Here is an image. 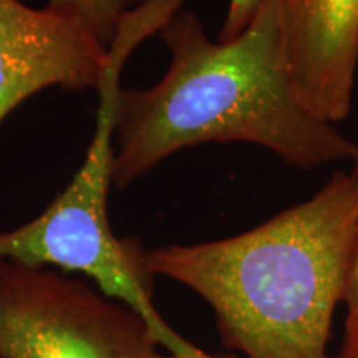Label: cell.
Here are the masks:
<instances>
[{
  "mask_svg": "<svg viewBox=\"0 0 358 358\" xmlns=\"http://www.w3.org/2000/svg\"><path fill=\"white\" fill-rule=\"evenodd\" d=\"M156 347L146 322L95 285L0 259V358H146Z\"/></svg>",
  "mask_w": 358,
  "mask_h": 358,
  "instance_id": "3957f363",
  "label": "cell"
},
{
  "mask_svg": "<svg viewBox=\"0 0 358 358\" xmlns=\"http://www.w3.org/2000/svg\"><path fill=\"white\" fill-rule=\"evenodd\" d=\"M282 20L299 95L319 118L343 122L358 66V0H284Z\"/></svg>",
  "mask_w": 358,
  "mask_h": 358,
  "instance_id": "5b68a950",
  "label": "cell"
},
{
  "mask_svg": "<svg viewBox=\"0 0 358 358\" xmlns=\"http://www.w3.org/2000/svg\"><path fill=\"white\" fill-rule=\"evenodd\" d=\"M358 229V171L243 234L148 252L155 275L211 306L224 345L248 358H329Z\"/></svg>",
  "mask_w": 358,
  "mask_h": 358,
  "instance_id": "7a4b0ae2",
  "label": "cell"
},
{
  "mask_svg": "<svg viewBox=\"0 0 358 358\" xmlns=\"http://www.w3.org/2000/svg\"><path fill=\"white\" fill-rule=\"evenodd\" d=\"M342 302L347 303V324L340 355L345 358H358V229L347 267Z\"/></svg>",
  "mask_w": 358,
  "mask_h": 358,
  "instance_id": "52a82bcc",
  "label": "cell"
},
{
  "mask_svg": "<svg viewBox=\"0 0 358 358\" xmlns=\"http://www.w3.org/2000/svg\"><path fill=\"white\" fill-rule=\"evenodd\" d=\"M261 2L262 0H231L217 40H229L243 32L256 15Z\"/></svg>",
  "mask_w": 358,
  "mask_h": 358,
  "instance_id": "ba28073f",
  "label": "cell"
},
{
  "mask_svg": "<svg viewBox=\"0 0 358 358\" xmlns=\"http://www.w3.org/2000/svg\"><path fill=\"white\" fill-rule=\"evenodd\" d=\"M110 48L45 6L0 0V123L17 106L48 88H100Z\"/></svg>",
  "mask_w": 358,
  "mask_h": 358,
  "instance_id": "277c9868",
  "label": "cell"
},
{
  "mask_svg": "<svg viewBox=\"0 0 358 358\" xmlns=\"http://www.w3.org/2000/svg\"><path fill=\"white\" fill-rule=\"evenodd\" d=\"M143 0H48L47 7L82 25L110 48L124 17Z\"/></svg>",
  "mask_w": 358,
  "mask_h": 358,
  "instance_id": "8992f818",
  "label": "cell"
},
{
  "mask_svg": "<svg viewBox=\"0 0 358 358\" xmlns=\"http://www.w3.org/2000/svg\"><path fill=\"white\" fill-rule=\"evenodd\" d=\"M146 358H181V357H176V355H171V353H168V355H163V353H158V352H151L150 355ZM213 358H217V357H213Z\"/></svg>",
  "mask_w": 358,
  "mask_h": 358,
  "instance_id": "9c48e42d",
  "label": "cell"
},
{
  "mask_svg": "<svg viewBox=\"0 0 358 358\" xmlns=\"http://www.w3.org/2000/svg\"><path fill=\"white\" fill-rule=\"evenodd\" d=\"M353 169H357V171H358V156H357V159L353 161Z\"/></svg>",
  "mask_w": 358,
  "mask_h": 358,
  "instance_id": "30bf717a",
  "label": "cell"
},
{
  "mask_svg": "<svg viewBox=\"0 0 358 358\" xmlns=\"http://www.w3.org/2000/svg\"><path fill=\"white\" fill-rule=\"evenodd\" d=\"M282 3L262 0L229 40L213 42L185 8L159 30L171 53L166 73L155 87L122 88L116 98L115 186L206 143H252L301 169L357 159V143L313 113L295 88Z\"/></svg>",
  "mask_w": 358,
  "mask_h": 358,
  "instance_id": "6da1fadb",
  "label": "cell"
},
{
  "mask_svg": "<svg viewBox=\"0 0 358 358\" xmlns=\"http://www.w3.org/2000/svg\"><path fill=\"white\" fill-rule=\"evenodd\" d=\"M329 358H345V357H342V355H337V357H329Z\"/></svg>",
  "mask_w": 358,
  "mask_h": 358,
  "instance_id": "8fae6325",
  "label": "cell"
}]
</instances>
